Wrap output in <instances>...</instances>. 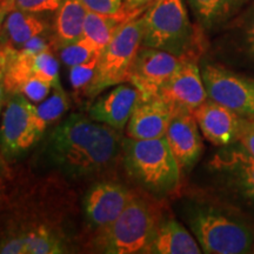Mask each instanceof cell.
<instances>
[{
  "label": "cell",
  "instance_id": "obj_1",
  "mask_svg": "<svg viewBox=\"0 0 254 254\" xmlns=\"http://www.w3.org/2000/svg\"><path fill=\"white\" fill-rule=\"evenodd\" d=\"M47 155L71 177H87L109 167L120 151L118 129L72 114L60 123L47 141Z\"/></svg>",
  "mask_w": 254,
  "mask_h": 254
},
{
  "label": "cell",
  "instance_id": "obj_2",
  "mask_svg": "<svg viewBox=\"0 0 254 254\" xmlns=\"http://www.w3.org/2000/svg\"><path fill=\"white\" fill-rule=\"evenodd\" d=\"M123 160L128 176L153 194L173 193L180 184V166L166 138L124 139Z\"/></svg>",
  "mask_w": 254,
  "mask_h": 254
},
{
  "label": "cell",
  "instance_id": "obj_3",
  "mask_svg": "<svg viewBox=\"0 0 254 254\" xmlns=\"http://www.w3.org/2000/svg\"><path fill=\"white\" fill-rule=\"evenodd\" d=\"M141 46L194 59L199 34L190 23L183 0H155L142 13Z\"/></svg>",
  "mask_w": 254,
  "mask_h": 254
},
{
  "label": "cell",
  "instance_id": "obj_4",
  "mask_svg": "<svg viewBox=\"0 0 254 254\" xmlns=\"http://www.w3.org/2000/svg\"><path fill=\"white\" fill-rule=\"evenodd\" d=\"M187 220L204 253L253 252L254 233L234 212L213 205H196L190 209Z\"/></svg>",
  "mask_w": 254,
  "mask_h": 254
},
{
  "label": "cell",
  "instance_id": "obj_5",
  "mask_svg": "<svg viewBox=\"0 0 254 254\" xmlns=\"http://www.w3.org/2000/svg\"><path fill=\"white\" fill-rule=\"evenodd\" d=\"M158 222L153 208L144 199L133 195L119 217L99 230L95 249L110 254L142 253Z\"/></svg>",
  "mask_w": 254,
  "mask_h": 254
},
{
  "label": "cell",
  "instance_id": "obj_6",
  "mask_svg": "<svg viewBox=\"0 0 254 254\" xmlns=\"http://www.w3.org/2000/svg\"><path fill=\"white\" fill-rule=\"evenodd\" d=\"M144 18L127 21L100 53L97 69L84 92L94 98L109 87L117 86L128 79L129 68L142 44Z\"/></svg>",
  "mask_w": 254,
  "mask_h": 254
},
{
  "label": "cell",
  "instance_id": "obj_7",
  "mask_svg": "<svg viewBox=\"0 0 254 254\" xmlns=\"http://www.w3.org/2000/svg\"><path fill=\"white\" fill-rule=\"evenodd\" d=\"M46 128L32 101L19 93L8 94L0 124V152L8 159L24 154Z\"/></svg>",
  "mask_w": 254,
  "mask_h": 254
},
{
  "label": "cell",
  "instance_id": "obj_8",
  "mask_svg": "<svg viewBox=\"0 0 254 254\" xmlns=\"http://www.w3.org/2000/svg\"><path fill=\"white\" fill-rule=\"evenodd\" d=\"M211 167L234 202L254 209V157L239 142L224 146L214 155Z\"/></svg>",
  "mask_w": 254,
  "mask_h": 254
},
{
  "label": "cell",
  "instance_id": "obj_9",
  "mask_svg": "<svg viewBox=\"0 0 254 254\" xmlns=\"http://www.w3.org/2000/svg\"><path fill=\"white\" fill-rule=\"evenodd\" d=\"M200 71L208 99L224 105L241 118L254 119L253 78L217 64H206Z\"/></svg>",
  "mask_w": 254,
  "mask_h": 254
},
{
  "label": "cell",
  "instance_id": "obj_10",
  "mask_svg": "<svg viewBox=\"0 0 254 254\" xmlns=\"http://www.w3.org/2000/svg\"><path fill=\"white\" fill-rule=\"evenodd\" d=\"M185 59L166 51L141 46L129 68L127 81L140 92L141 99L157 97Z\"/></svg>",
  "mask_w": 254,
  "mask_h": 254
},
{
  "label": "cell",
  "instance_id": "obj_11",
  "mask_svg": "<svg viewBox=\"0 0 254 254\" xmlns=\"http://www.w3.org/2000/svg\"><path fill=\"white\" fill-rule=\"evenodd\" d=\"M158 95L168 105L173 114L193 113L196 107L208 99L201 71L194 59L184 60Z\"/></svg>",
  "mask_w": 254,
  "mask_h": 254
},
{
  "label": "cell",
  "instance_id": "obj_12",
  "mask_svg": "<svg viewBox=\"0 0 254 254\" xmlns=\"http://www.w3.org/2000/svg\"><path fill=\"white\" fill-rule=\"evenodd\" d=\"M132 196L129 190L120 184H94L87 190L82 200L87 222L92 227L101 230L119 217Z\"/></svg>",
  "mask_w": 254,
  "mask_h": 254
},
{
  "label": "cell",
  "instance_id": "obj_13",
  "mask_svg": "<svg viewBox=\"0 0 254 254\" xmlns=\"http://www.w3.org/2000/svg\"><path fill=\"white\" fill-rule=\"evenodd\" d=\"M31 77L44 79L53 88L59 86V63L50 49L39 53L17 51L4 72L6 94L15 93L19 85Z\"/></svg>",
  "mask_w": 254,
  "mask_h": 254
},
{
  "label": "cell",
  "instance_id": "obj_14",
  "mask_svg": "<svg viewBox=\"0 0 254 254\" xmlns=\"http://www.w3.org/2000/svg\"><path fill=\"white\" fill-rule=\"evenodd\" d=\"M193 116L204 138L211 144L224 147L238 142L243 118L224 105L206 99L193 111Z\"/></svg>",
  "mask_w": 254,
  "mask_h": 254
},
{
  "label": "cell",
  "instance_id": "obj_15",
  "mask_svg": "<svg viewBox=\"0 0 254 254\" xmlns=\"http://www.w3.org/2000/svg\"><path fill=\"white\" fill-rule=\"evenodd\" d=\"M165 138L180 170L192 168L201 157L204 145L192 112L173 114Z\"/></svg>",
  "mask_w": 254,
  "mask_h": 254
},
{
  "label": "cell",
  "instance_id": "obj_16",
  "mask_svg": "<svg viewBox=\"0 0 254 254\" xmlns=\"http://www.w3.org/2000/svg\"><path fill=\"white\" fill-rule=\"evenodd\" d=\"M140 99V92L134 86L117 85L112 91L91 105L88 118L123 131Z\"/></svg>",
  "mask_w": 254,
  "mask_h": 254
},
{
  "label": "cell",
  "instance_id": "obj_17",
  "mask_svg": "<svg viewBox=\"0 0 254 254\" xmlns=\"http://www.w3.org/2000/svg\"><path fill=\"white\" fill-rule=\"evenodd\" d=\"M172 117V111L159 95L140 99L127 124V135L133 139L163 138Z\"/></svg>",
  "mask_w": 254,
  "mask_h": 254
},
{
  "label": "cell",
  "instance_id": "obj_18",
  "mask_svg": "<svg viewBox=\"0 0 254 254\" xmlns=\"http://www.w3.org/2000/svg\"><path fill=\"white\" fill-rule=\"evenodd\" d=\"M142 253L148 254H199V243L179 221L165 219L158 222L153 237Z\"/></svg>",
  "mask_w": 254,
  "mask_h": 254
},
{
  "label": "cell",
  "instance_id": "obj_19",
  "mask_svg": "<svg viewBox=\"0 0 254 254\" xmlns=\"http://www.w3.org/2000/svg\"><path fill=\"white\" fill-rule=\"evenodd\" d=\"M64 252V241L47 226L31 227L0 243V253L2 254H59Z\"/></svg>",
  "mask_w": 254,
  "mask_h": 254
},
{
  "label": "cell",
  "instance_id": "obj_20",
  "mask_svg": "<svg viewBox=\"0 0 254 254\" xmlns=\"http://www.w3.org/2000/svg\"><path fill=\"white\" fill-rule=\"evenodd\" d=\"M47 31L49 24L38 13L11 9L0 31V43L19 50L33 38L45 36Z\"/></svg>",
  "mask_w": 254,
  "mask_h": 254
},
{
  "label": "cell",
  "instance_id": "obj_21",
  "mask_svg": "<svg viewBox=\"0 0 254 254\" xmlns=\"http://www.w3.org/2000/svg\"><path fill=\"white\" fill-rule=\"evenodd\" d=\"M145 11L146 8L131 11V9H126L125 7L118 13L113 14H104L87 11L84 24V37L90 39L103 52L107 44L113 39V37L118 33L120 28L127 21L139 17V14H141Z\"/></svg>",
  "mask_w": 254,
  "mask_h": 254
},
{
  "label": "cell",
  "instance_id": "obj_22",
  "mask_svg": "<svg viewBox=\"0 0 254 254\" xmlns=\"http://www.w3.org/2000/svg\"><path fill=\"white\" fill-rule=\"evenodd\" d=\"M87 8L81 0H63L56 11L55 44L60 49L84 37Z\"/></svg>",
  "mask_w": 254,
  "mask_h": 254
},
{
  "label": "cell",
  "instance_id": "obj_23",
  "mask_svg": "<svg viewBox=\"0 0 254 254\" xmlns=\"http://www.w3.org/2000/svg\"><path fill=\"white\" fill-rule=\"evenodd\" d=\"M199 23L206 28H213L225 24L250 0H187Z\"/></svg>",
  "mask_w": 254,
  "mask_h": 254
},
{
  "label": "cell",
  "instance_id": "obj_24",
  "mask_svg": "<svg viewBox=\"0 0 254 254\" xmlns=\"http://www.w3.org/2000/svg\"><path fill=\"white\" fill-rule=\"evenodd\" d=\"M60 59L68 67L91 62L100 57L101 51L87 38L82 37L75 43L69 44L59 49Z\"/></svg>",
  "mask_w": 254,
  "mask_h": 254
},
{
  "label": "cell",
  "instance_id": "obj_25",
  "mask_svg": "<svg viewBox=\"0 0 254 254\" xmlns=\"http://www.w3.org/2000/svg\"><path fill=\"white\" fill-rule=\"evenodd\" d=\"M67 110L68 98L62 85L53 88V93L46 98V100L41 101L39 106H37L38 116L46 127L58 120Z\"/></svg>",
  "mask_w": 254,
  "mask_h": 254
},
{
  "label": "cell",
  "instance_id": "obj_26",
  "mask_svg": "<svg viewBox=\"0 0 254 254\" xmlns=\"http://www.w3.org/2000/svg\"><path fill=\"white\" fill-rule=\"evenodd\" d=\"M238 28L244 50L254 62V0L238 19Z\"/></svg>",
  "mask_w": 254,
  "mask_h": 254
},
{
  "label": "cell",
  "instance_id": "obj_27",
  "mask_svg": "<svg viewBox=\"0 0 254 254\" xmlns=\"http://www.w3.org/2000/svg\"><path fill=\"white\" fill-rule=\"evenodd\" d=\"M52 88V85L44 79L31 77L19 85L15 93L24 95L32 103H41L44 99H46Z\"/></svg>",
  "mask_w": 254,
  "mask_h": 254
},
{
  "label": "cell",
  "instance_id": "obj_28",
  "mask_svg": "<svg viewBox=\"0 0 254 254\" xmlns=\"http://www.w3.org/2000/svg\"><path fill=\"white\" fill-rule=\"evenodd\" d=\"M98 60L99 58L69 67V82L75 91L85 90L87 87L94 77Z\"/></svg>",
  "mask_w": 254,
  "mask_h": 254
},
{
  "label": "cell",
  "instance_id": "obj_29",
  "mask_svg": "<svg viewBox=\"0 0 254 254\" xmlns=\"http://www.w3.org/2000/svg\"><path fill=\"white\" fill-rule=\"evenodd\" d=\"M63 0H9L11 9H20L32 13H50L59 8Z\"/></svg>",
  "mask_w": 254,
  "mask_h": 254
},
{
  "label": "cell",
  "instance_id": "obj_30",
  "mask_svg": "<svg viewBox=\"0 0 254 254\" xmlns=\"http://www.w3.org/2000/svg\"><path fill=\"white\" fill-rule=\"evenodd\" d=\"M81 2L87 11L104 14L118 13L124 8L123 0H81Z\"/></svg>",
  "mask_w": 254,
  "mask_h": 254
},
{
  "label": "cell",
  "instance_id": "obj_31",
  "mask_svg": "<svg viewBox=\"0 0 254 254\" xmlns=\"http://www.w3.org/2000/svg\"><path fill=\"white\" fill-rule=\"evenodd\" d=\"M238 142L254 157V119H241Z\"/></svg>",
  "mask_w": 254,
  "mask_h": 254
},
{
  "label": "cell",
  "instance_id": "obj_32",
  "mask_svg": "<svg viewBox=\"0 0 254 254\" xmlns=\"http://www.w3.org/2000/svg\"><path fill=\"white\" fill-rule=\"evenodd\" d=\"M17 51L18 50L14 49V47L0 43V69L1 71L5 72V69L7 68L8 64L13 59Z\"/></svg>",
  "mask_w": 254,
  "mask_h": 254
},
{
  "label": "cell",
  "instance_id": "obj_33",
  "mask_svg": "<svg viewBox=\"0 0 254 254\" xmlns=\"http://www.w3.org/2000/svg\"><path fill=\"white\" fill-rule=\"evenodd\" d=\"M124 1V7L126 9H140V8H147L152 2L155 0H123Z\"/></svg>",
  "mask_w": 254,
  "mask_h": 254
},
{
  "label": "cell",
  "instance_id": "obj_34",
  "mask_svg": "<svg viewBox=\"0 0 254 254\" xmlns=\"http://www.w3.org/2000/svg\"><path fill=\"white\" fill-rule=\"evenodd\" d=\"M9 11H11L9 0H0V31H1L2 24H4L6 15H7Z\"/></svg>",
  "mask_w": 254,
  "mask_h": 254
},
{
  "label": "cell",
  "instance_id": "obj_35",
  "mask_svg": "<svg viewBox=\"0 0 254 254\" xmlns=\"http://www.w3.org/2000/svg\"><path fill=\"white\" fill-rule=\"evenodd\" d=\"M5 94H6V90L4 85V71L0 69V113H1L2 106H4V103H5Z\"/></svg>",
  "mask_w": 254,
  "mask_h": 254
},
{
  "label": "cell",
  "instance_id": "obj_36",
  "mask_svg": "<svg viewBox=\"0 0 254 254\" xmlns=\"http://www.w3.org/2000/svg\"><path fill=\"white\" fill-rule=\"evenodd\" d=\"M253 253H254V244H253Z\"/></svg>",
  "mask_w": 254,
  "mask_h": 254
},
{
  "label": "cell",
  "instance_id": "obj_37",
  "mask_svg": "<svg viewBox=\"0 0 254 254\" xmlns=\"http://www.w3.org/2000/svg\"><path fill=\"white\" fill-rule=\"evenodd\" d=\"M0 184H1V183H0Z\"/></svg>",
  "mask_w": 254,
  "mask_h": 254
}]
</instances>
